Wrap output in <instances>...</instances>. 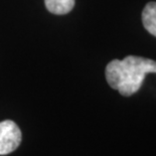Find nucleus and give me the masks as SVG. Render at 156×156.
<instances>
[{
    "label": "nucleus",
    "mask_w": 156,
    "mask_h": 156,
    "mask_svg": "<svg viewBox=\"0 0 156 156\" xmlns=\"http://www.w3.org/2000/svg\"><path fill=\"white\" fill-rule=\"evenodd\" d=\"M156 62L142 56L128 55L124 59H114L106 67V80L109 86L129 97L140 90L146 75L155 74Z\"/></svg>",
    "instance_id": "nucleus-1"
},
{
    "label": "nucleus",
    "mask_w": 156,
    "mask_h": 156,
    "mask_svg": "<svg viewBox=\"0 0 156 156\" xmlns=\"http://www.w3.org/2000/svg\"><path fill=\"white\" fill-rule=\"evenodd\" d=\"M21 131L11 120L0 122V155H6L18 148L21 142Z\"/></svg>",
    "instance_id": "nucleus-2"
},
{
    "label": "nucleus",
    "mask_w": 156,
    "mask_h": 156,
    "mask_svg": "<svg viewBox=\"0 0 156 156\" xmlns=\"http://www.w3.org/2000/svg\"><path fill=\"white\" fill-rule=\"evenodd\" d=\"M142 22L145 29L156 37V2H149L142 12Z\"/></svg>",
    "instance_id": "nucleus-3"
},
{
    "label": "nucleus",
    "mask_w": 156,
    "mask_h": 156,
    "mask_svg": "<svg viewBox=\"0 0 156 156\" xmlns=\"http://www.w3.org/2000/svg\"><path fill=\"white\" fill-rule=\"evenodd\" d=\"M46 9L54 14H67L75 6V0H44Z\"/></svg>",
    "instance_id": "nucleus-4"
}]
</instances>
